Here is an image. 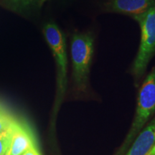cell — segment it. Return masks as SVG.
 <instances>
[{"label": "cell", "instance_id": "cell-1", "mask_svg": "<svg viewBox=\"0 0 155 155\" xmlns=\"http://www.w3.org/2000/svg\"><path fill=\"white\" fill-rule=\"evenodd\" d=\"M155 113V67L147 75L139 91L134 121L116 155H124L137 136Z\"/></svg>", "mask_w": 155, "mask_h": 155}, {"label": "cell", "instance_id": "cell-2", "mask_svg": "<svg viewBox=\"0 0 155 155\" xmlns=\"http://www.w3.org/2000/svg\"><path fill=\"white\" fill-rule=\"evenodd\" d=\"M94 50V39L90 33H75L71 38V52L75 88L85 92L88 88L90 67Z\"/></svg>", "mask_w": 155, "mask_h": 155}, {"label": "cell", "instance_id": "cell-8", "mask_svg": "<svg viewBox=\"0 0 155 155\" xmlns=\"http://www.w3.org/2000/svg\"><path fill=\"white\" fill-rule=\"evenodd\" d=\"M12 124L7 130L0 132V155H5L10 146L12 135Z\"/></svg>", "mask_w": 155, "mask_h": 155}, {"label": "cell", "instance_id": "cell-11", "mask_svg": "<svg viewBox=\"0 0 155 155\" xmlns=\"http://www.w3.org/2000/svg\"><path fill=\"white\" fill-rule=\"evenodd\" d=\"M22 155H41L40 151H39L38 147L35 146L32 148L29 149L25 153H23Z\"/></svg>", "mask_w": 155, "mask_h": 155}, {"label": "cell", "instance_id": "cell-4", "mask_svg": "<svg viewBox=\"0 0 155 155\" xmlns=\"http://www.w3.org/2000/svg\"><path fill=\"white\" fill-rule=\"evenodd\" d=\"M44 36L51 49L58 69V92L60 96L65 93L67 83V53L65 38L54 23H48L43 28Z\"/></svg>", "mask_w": 155, "mask_h": 155}, {"label": "cell", "instance_id": "cell-13", "mask_svg": "<svg viewBox=\"0 0 155 155\" xmlns=\"http://www.w3.org/2000/svg\"><path fill=\"white\" fill-rule=\"evenodd\" d=\"M47 0H41V3H44L45 2H46Z\"/></svg>", "mask_w": 155, "mask_h": 155}, {"label": "cell", "instance_id": "cell-3", "mask_svg": "<svg viewBox=\"0 0 155 155\" xmlns=\"http://www.w3.org/2000/svg\"><path fill=\"white\" fill-rule=\"evenodd\" d=\"M133 18L139 23L141 29L140 45L132 66L134 76L139 79L155 54V3L149 10Z\"/></svg>", "mask_w": 155, "mask_h": 155}, {"label": "cell", "instance_id": "cell-9", "mask_svg": "<svg viewBox=\"0 0 155 155\" xmlns=\"http://www.w3.org/2000/svg\"><path fill=\"white\" fill-rule=\"evenodd\" d=\"M16 119L9 110L0 111V132L9 129Z\"/></svg>", "mask_w": 155, "mask_h": 155}, {"label": "cell", "instance_id": "cell-7", "mask_svg": "<svg viewBox=\"0 0 155 155\" xmlns=\"http://www.w3.org/2000/svg\"><path fill=\"white\" fill-rule=\"evenodd\" d=\"M154 3L155 0H110L106 7L111 12L134 17L149 10Z\"/></svg>", "mask_w": 155, "mask_h": 155}, {"label": "cell", "instance_id": "cell-12", "mask_svg": "<svg viewBox=\"0 0 155 155\" xmlns=\"http://www.w3.org/2000/svg\"><path fill=\"white\" fill-rule=\"evenodd\" d=\"M4 110H8V109L7 108V106H5V104H3V103L0 101V111H4Z\"/></svg>", "mask_w": 155, "mask_h": 155}, {"label": "cell", "instance_id": "cell-10", "mask_svg": "<svg viewBox=\"0 0 155 155\" xmlns=\"http://www.w3.org/2000/svg\"><path fill=\"white\" fill-rule=\"evenodd\" d=\"M9 1L18 7H25L33 3L35 0H9Z\"/></svg>", "mask_w": 155, "mask_h": 155}, {"label": "cell", "instance_id": "cell-6", "mask_svg": "<svg viewBox=\"0 0 155 155\" xmlns=\"http://www.w3.org/2000/svg\"><path fill=\"white\" fill-rule=\"evenodd\" d=\"M124 155H155V116L137 136Z\"/></svg>", "mask_w": 155, "mask_h": 155}, {"label": "cell", "instance_id": "cell-5", "mask_svg": "<svg viewBox=\"0 0 155 155\" xmlns=\"http://www.w3.org/2000/svg\"><path fill=\"white\" fill-rule=\"evenodd\" d=\"M37 146L33 132L24 121L16 119L12 124V135L5 155H22L29 149Z\"/></svg>", "mask_w": 155, "mask_h": 155}]
</instances>
